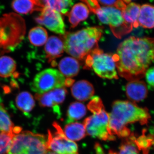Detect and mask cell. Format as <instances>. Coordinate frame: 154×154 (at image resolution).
I'll return each instance as SVG.
<instances>
[{"label": "cell", "instance_id": "cell-1", "mask_svg": "<svg viewBox=\"0 0 154 154\" xmlns=\"http://www.w3.org/2000/svg\"><path fill=\"white\" fill-rule=\"evenodd\" d=\"M114 57L120 76L140 80L154 62V38L131 36L119 44Z\"/></svg>", "mask_w": 154, "mask_h": 154}, {"label": "cell", "instance_id": "cell-2", "mask_svg": "<svg viewBox=\"0 0 154 154\" xmlns=\"http://www.w3.org/2000/svg\"><path fill=\"white\" fill-rule=\"evenodd\" d=\"M109 116V128L112 134L124 138L131 134L128 128V125L135 122L147 124L151 118L146 109L129 101L120 100L113 102Z\"/></svg>", "mask_w": 154, "mask_h": 154}, {"label": "cell", "instance_id": "cell-3", "mask_svg": "<svg viewBox=\"0 0 154 154\" xmlns=\"http://www.w3.org/2000/svg\"><path fill=\"white\" fill-rule=\"evenodd\" d=\"M100 26L90 27L75 32H67L61 36L64 50L74 58L85 60L94 50L99 48L98 42L103 34Z\"/></svg>", "mask_w": 154, "mask_h": 154}, {"label": "cell", "instance_id": "cell-4", "mask_svg": "<svg viewBox=\"0 0 154 154\" xmlns=\"http://www.w3.org/2000/svg\"><path fill=\"white\" fill-rule=\"evenodd\" d=\"M88 108L93 113L84 122L88 134L102 140H115L116 137L112 134L109 128V113L105 110L101 99L94 96L88 104Z\"/></svg>", "mask_w": 154, "mask_h": 154}, {"label": "cell", "instance_id": "cell-5", "mask_svg": "<svg viewBox=\"0 0 154 154\" xmlns=\"http://www.w3.org/2000/svg\"><path fill=\"white\" fill-rule=\"evenodd\" d=\"M44 135L24 131L15 135L8 154H45L48 151Z\"/></svg>", "mask_w": 154, "mask_h": 154}, {"label": "cell", "instance_id": "cell-6", "mask_svg": "<svg viewBox=\"0 0 154 154\" xmlns=\"http://www.w3.org/2000/svg\"><path fill=\"white\" fill-rule=\"evenodd\" d=\"M85 68H93L99 76L108 79H118L114 54L104 53L99 48L94 50L85 60Z\"/></svg>", "mask_w": 154, "mask_h": 154}, {"label": "cell", "instance_id": "cell-7", "mask_svg": "<svg viewBox=\"0 0 154 154\" xmlns=\"http://www.w3.org/2000/svg\"><path fill=\"white\" fill-rule=\"evenodd\" d=\"M66 79L60 72L54 69H47L36 75L30 87L37 94H43L54 89L65 88Z\"/></svg>", "mask_w": 154, "mask_h": 154}, {"label": "cell", "instance_id": "cell-8", "mask_svg": "<svg viewBox=\"0 0 154 154\" xmlns=\"http://www.w3.org/2000/svg\"><path fill=\"white\" fill-rule=\"evenodd\" d=\"M96 14L100 22L110 26L113 35L117 38H122L132 30L133 27L125 22L122 11L115 7H102Z\"/></svg>", "mask_w": 154, "mask_h": 154}, {"label": "cell", "instance_id": "cell-9", "mask_svg": "<svg viewBox=\"0 0 154 154\" xmlns=\"http://www.w3.org/2000/svg\"><path fill=\"white\" fill-rule=\"evenodd\" d=\"M53 126L56 131L53 134L49 130L48 131V150H51L58 154H79L76 143L66 137L57 122H54Z\"/></svg>", "mask_w": 154, "mask_h": 154}, {"label": "cell", "instance_id": "cell-10", "mask_svg": "<svg viewBox=\"0 0 154 154\" xmlns=\"http://www.w3.org/2000/svg\"><path fill=\"white\" fill-rule=\"evenodd\" d=\"M153 145L152 135H142L136 137L131 134L125 138L119 148L118 154H149L151 147Z\"/></svg>", "mask_w": 154, "mask_h": 154}, {"label": "cell", "instance_id": "cell-11", "mask_svg": "<svg viewBox=\"0 0 154 154\" xmlns=\"http://www.w3.org/2000/svg\"><path fill=\"white\" fill-rule=\"evenodd\" d=\"M38 24L44 25L54 33L62 36L66 33L65 25L60 13L49 8H45L41 14L35 18Z\"/></svg>", "mask_w": 154, "mask_h": 154}, {"label": "cell", "instance_id": "cell-12", "mask_svg": "<svg viewBox=\"0 0 154 154\" xmlns=\"http://www.w3.org/2000/svg\"><path fill=\"white\" fill-rule=\"evenodd\" d=\"M67 94V91L65 88H58L44 94H36L35 98L41 107H52L54 112L59 118L61 113L59 105L64 102Z\"/></svg>", "mask_w": 154, "mask_h": 154}, {"label": "cell", "instance_id": "cell-13", "mask_svg": "<svg viewBox=\"0 0 154 154\" xmlns=\"http://www.w3.org/2000/svg\"><path fill=\"white\" fill-rule=\"evenodd\" d=\"M45 51L48 62H51L52 65L54 63L55 66L57 63L54 60L61 56L64 51V45L62 38L57 36H50L45 43Z\"/></svg>", "mask_w": 154, "mask_h": 154}, {"label": "cell", "instance_id": "cell-14", "mask_svg": "<svg viewBox=\"0 0 154 154\" xmlns=\"http://www.w3.org/2000/svg\"><path fill=\"white\" fill-rule=\"evenodd\" d=\"M126 94L128 98L133 102H140L147 96L146 85L140 80L130 81L126 85Z\"/></svg>", "mask_w": 154, "mask_h": 154}, {"label": "cell", "instance_id": "cell-15", "mask_svg": "<svg viewBox=\"0 0 154 154\" xmlns=\"http://www.w3.org/2000/svg\"><path fill=\"white\" fill-rule=\"evenodd\" d=\"M71 91L75 99L82 102L91 99L95 93L94 86L86 80H81L75 83L72 86Z\"/></svg>", "mask_w": 154, "mask_h": 154}, {"label": "cell", "instance_id": "cell-16", "mask_svg": "<svg viewBox=\"0 0 154 154\" xmlns=\"http://www.w3.org/2000/svg\"><path fill=\"white\" fill-rule=\"evenodd\" d=\"M39 11L46 7L66 15L72 5V0H34Z\"/></svg>", "mask_w": 154, "mask_h": 154}, {"label": "cell", "instance_id": "cell-17", "mask_svg": "<svg viewBox=\"0 0 154 154\" xmlns=\"http://www.w3.org/2000/svg\"><path fill=\"white\" fill-rule=\"evenodd\" d=\"M90 10L84 3L75 4L66 16L69 17L71 28H74L82 21H85L89 17Z\"/></svg>", "mask_w": 154, "mask_h": 154}, {"label": "cell", "instance_id": "cell-18", "mask_svg": "<svg viewBox=\"0 0 154 154\" xmlns=\"http://www.w3.org/2000/svg\"><path fill=\"white\" fill-rule=\"evenodd\" d=\"M60 72L64 76L70 79L76 76L80 70V63L77 60L72 57L63 58L58 64Z\"/></svg>", "mask_w": 154, "mask_h": 154}, {"label": "cell", "instance_id": "cell-19", "mask_svg": "<svg viewBox=\"0 0 154 154\" xmlns=\"http://www.w3.org/2000/svg\"><path fill=\"white\" fill-rule=\"evenodd\" d=\"M140 8V5L131 2L127 5L125 8L121 11L125 22L132 25L133 28H137L139 26L138 18Z\"/></svg>", "mask_w": 154, "mask_h": 154}, {"label": "cell", "instance_id": "cell-20", "mask_svg": "<svg viewBox=\"0 0 154 154\" xmlns=\"http://www.w3.org/2000/svg\"><path fill=\"white\" fill-rule=\"evenodd\" d=\"M139 26L146 28H154V6L144 4L141 6L138 18Z\"/></svg>", "mask_w": 154, "mask_h": 154}, {"label": "cell", "instance_id": "cell-21", "mask_svg": "<svg viewBox=\"0 0 154 154\" xmlns=\"http://www.w3.org/2000/svg\"><path fill=\"white\" fill-rule=\"evenodd\" d=\"M20 131L19 127H14L8 113L0 104V132L17 134Z\"/></svg>", "mask_w": 154, "mask_h": 154}, {"label": "cell", "instance_id": "cell-22", "mask_svg": "<svg viewBox=\"0 0 154 154\" xmlns=\"http://www.w3.org/2000/svg\"><path fill=\"white\" fill-rule=\"evenodd\" d=\"M16 103L18 109L26 115L32 111L35 105L33 96L26 91L18 94L16 98Z\"/></svg>", "mask_w": 154, "mask_h": 154}, {"label": "cell", "instance_id": "cell-23", "mask_svg": "<svg viewBox=\"0 0 154 154\" xmlns=\"http://www.w3.org/2000/svg\"><path fill=\"white\" fill-rule=\"evenodd\" d=\"M64 132L71 140H80L86 136L85 127L79 122L69 123L65 126Z\"/></svg>", "mask_w": 154, "mask_h": 154}, {"label": "cell", "instance_id": "cell-24", "mask_svg": "<svg viewBox=\"0 0 154 154\" xmlns=\"http://www.w3.org/2000/svg\"><path fill=\"white\" fill-rule=\"evenodd\" d=\"M87 108L84 104L79 102H73L69 106L66 122L72 123L76 120L82 118L86 114Z\"/></svg>", "mask_w": 154, "mask_h": 154}, {"label": "cell", "instance_id": "cell-25", "mask_svg": "<svg viewBox=\"0 0 154 154\" xmlns=\"http://www.w3.org/2000/svg\"><path fill=\"white\" fill-rule=\"evenodd\" d=\"M12 7L15 12L21 14H28L33 11H39L34 0H14Z\"/></svg>", "mask_w": 154, "mask_h": 154}, {"label": "cell", "instance_id": "cell-26", "mask_svg": "<svg viewBox=\"0 0 154 154\" xmlns=\"http://www.w3.org/2000/svg\"><path fill=\"white\" fill-rule=\"evenodd\" d=\"M30 43L36 46H41L46 43L48 38L47 31L40 26L31 29L28 34Z\"/></svg>", "mask_w": 154, "mask_h": 154}, {"label": "cell", "instance_id": "cell-27", "mask_svg": "<svg viewBox=\"0 0 154 154\" xmlns=\"http://www.w3.org/2000/svg\"><path fill=\"white\" fill-rule=\"evenodd\" d=\"M16 62L10 57L4 56L0 57V76H11L16 69Z\"/></svg>", "mask_w": 154, "mask_h": 154}, {"label": "cell", "instance_id": "cell-28", "mask_svg": "<svg viewBox=\"0 0 154 154\" xmlns=\"http://www.w3.org/2000/svg\"><path fill=\"white\" fill-rule=\"evenodd\" d=\"M15 135L0 132V154H6L11 147Z\"/></svg>", "mask_w": 154, "mask_h": 154}, {"label": "cell", "instance_id": "cell-29", "mask_svg": "<svg viewBox=\"0 0 154 154\" xmlns=\"http://www.w3.org/2000/svg\"><path fill=\"white\" fill-rule=\"evenodd\" d=\"M85 3V5L88 7L90 11L96 14L97 11H99L101 7L98 2V0H81Z\"/></svg>", "mask_w": 154, "mask_h": 154}, {"label": "cell", "instance_id": "cell-30", "mask_svg": "<svg viewBox=\"0 0 154 154\" xmlns=\"http://www.w3.org/2000/svg\"><path fill=\"white\" fill-rule=\"evenodd\" d=\"M146 81L150 87L154 88V67L148 69L145 74Z\"/></svg>", "mask_w": 154, "mask_h": 154}, {"label": "cell", "instance_id": "cell-31", "mask_svg": "<svg viewBox=\"0 0 154 154\" xmlns=\"http://www.w3.org/2000/svg\"><path fill=\"white\" fill-rule=\"evenodd\" d=\"M94 148L96 151V154H106L104 152L102 146L98 143H96L95 144ZM107 154H118V153L113 151L110 150Z\"/></svg>", "mask_w": 154, "mask_h": 154}, {"label": "cell", "instance_id": "cell-32", "mask_svg": "<svg viewBox=\"0 0 154 154\" xmlns=\"http://www.w3.org/2000/svg\"><path fill=\"white\" fill-rule=\"evenodd\" d=\"M117 0H98L99 4L105 7H113Z\"/></svg>", "mask_w": 154, "mask_h": 154}, {"label": "cell", "instance_id": "cell-33", "mask_svg": "<svg viewBox=\"0 0 154 154\" xmlns=\"http://www.w3.org/2000/svg\"><path fill=\"white\" fill-rule=\"evenodd\" d=\"M122 1H123L125 4L128 5V4H129V3L131 2V1H133V0H122Z\"/></svg>", "mask_w": 154, "mask_h": 154}, {"label": "cell", "instance_id": "cell-34", "mask_svg": "<svg viewBox=\"0 0 154 154\" xmlns=\"http://www.w3.org/2000/svg\"><path fill=\"white\" fill-rule=\"evenodd\" d=\"M58 154L57 153H56V152H54L50 151L49 150H48L47 152H46V154Z\"/></svg>", "mask_w": 154, "mask_h": 154}, {"label": "cell", "instance_id": "cell-35", "mask_svg": "<svg viewBox=\"0 0 154 154\" xmlns=\"http://www.w3.org/2000/svg\"><path fill=\"white\" fill-rule=\"evenodd\" d=\"M152 136L153 140V145L154 146V135H152Z\"/></svg>", "mask_w": 154, "mask_h": 154}]
</instances>
